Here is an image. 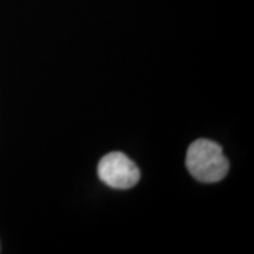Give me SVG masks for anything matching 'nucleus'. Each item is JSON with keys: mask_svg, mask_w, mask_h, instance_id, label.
Returning <instances> with one entry per match:
<instances>
[{"mask_svg": "<svg viewBox=\"0 0 254 254\" xmlns=\"http://www.w3.org/2000/svg\"><path fill=\"white\" fill-rule=\"evenodd\" d=\"M186 166L190 176L206 184L220 182L230 170V164L222 153V148L208 139H198L190 145Z\"/></svg>", "mask_w": 254, "mask_h": 254, "instance_id": "1", "label": "nucleus"}, {"mask_svg": "<svg viewBox=\"0 0 254 254\" xmlns=\"http://www.w3.org/2000/svg\"><path fill=\"white\" fill-rule=\"evenodd\" d=\"M98 177L112 189L128 190L138 184L140 171L127 155L112 152L101 158L98 164Z\"/></svg>", "mask_w": 254, "mask_h": 254, "instance_id": "2", "label": "nucleus"}]
</instances>
